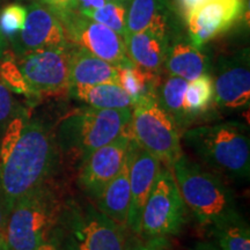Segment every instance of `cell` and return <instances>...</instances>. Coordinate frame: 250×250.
<instances>
[{"label": "cell", "instance_id": "obj_1", "mask_svg": "<svg viewBox=\"0 0 250 250\" xmlns=\"http://www.w3.org/2000/svg\"><path fill=\"white\" fill-rule=\"evenodd\" d=\"M0 136V183L9 212L19 198L46 182L57 145L49 127L39 118H30L26 109Z\"/></svg>", "mask_w": 250, "mask_h": 250}, {"label": "cell", "instance_id": "obj_2", "mask_svg": "<svg viewBox=\"0 0 250 250\" xmlns=\"http://www.w3.org/2000/svg\"><path fill=\"white\" fill-rule=\"evenodd\" d=\"M183 142L214 173L233 180L250 174L249 131L240 122L202 125L187 130Z\"/></svg>", "mask_w": 250, "mask_h": 250}, {"label": "cell", "instance_id": "obj_3", "mask_svg": "<svg viewBox=\"0 0 250 250\" xmlns=\"http://www.w3.org/2000/svg\"><path fill=\"white\" fill-rule=\"evenodd\" d=\"M186 208L202 226L214 227L241 215L235 196L223 180L182 154L171 166Z\"/></svg>", "mask_w": 250, "mask_h": 250}, {"label": "cell", "instance_id": "obj_4", "mask_svg": "<svg viewBox=\"0 0 250 250\" xmlns=\"http://www.w3.org/2000/svg\"><path fill=\"white\" fill-rule=\"evenodd\" d=\"M64 203L44 182L19 198L9 211L2 233L5 250H34L54 234Z\"/></svg>", "mask_w": 250, "mask_h": 250}, {"label": "cell", "instance_id": "obj_5", "mask_svg": "<svg viewBox=\"0 0 250 250\" xmlns=\"http://www.w3.org/2000/svg\"><path fill=\"white\" fill-rule=\"evenodd\" d=\"M131 112L132 108L99 109L89 105L68 112L54 133L57 148L83 161L129 127Z\"/></svg>", "mask_w": 250, "mask_h": 250}, {"label": "cell", "instance_id": "obj_6", "mask_svg": "<svg viewBox=\"0 0 250 250\" xmlns=\"http://www.w3.org/2000/svg\"><path fill=\"white\" fill-rule=\"evenodd\" d=\"M124 229L90 203L67 201L52 237L62 250H126Z\"/></svg>", "mask_w": 250, "mask_h": 250}, {"label": "cell", "instance_id": "obj_7", "mask_svg": "<svg viewBox=\"0 0 250 250\" xmlns=\"http://www.w3.org/2000/svg\"><path fill=\"white\" fill-rule=\"evenodd\" d=\"M129 127L134 142L166 167L171 168L183 154L179 126L156 96H143L134 102Z\"/></svg>", "mask_w": 250, "mask_h": 250}, {"label": "cell", "instance_id": "obj_8", "mask_svg": "<svg viewBox=\"0 0 250 250\" xmlns=\"http://www.w3.org/2000/svg\"><path fill=\"white\" fill-rule=\"evenodd\" d=\"M186 221V205L168 167L156 176L140 219L139 235L146 240H167L177 235Z\"/></svg>", "mask_w": 250, "mask_h": 250}, {"label": "cell", "instance_id": "obj_9", "mask_svg": "<svg viewBox=\"0 0 250 250\" xmlns=\"http://www.w3.org/2000/svg\"><path fill=\"white\" fill-rule=\"evenodd\" d=\"M57 15L64 27L66 39L72 44L86 49L116 67L134 65L126 54L123 37L116 31L72 9Z\"/></svg>", "mask_w": 250, "mask_h": 250}, {"label": "cell", "instance_id": "obj_10", "mask_svg": "<svg viewBox=\"0 0 250 250\" xmlns=\"http://www.w3.org/2000/svg\"><path fill=\"white\" fill-rule=\"evenodd\" d=\"M66 48L40 49L15 56L28 98L52 95L68 89V52Z\"/></svg>", "mask_w": 250, "mask_h": 250}, {"label": "cell", "instance_id": "obj_11", "mask_svg": "<svg viewBox=\"0 0 250 250\" xmlns=\"http://www.w3.org/2000/svg\"><path fill=\"white\" fill-rule=\"evenodd\" d=\"M127 129L81 161L78 183L94 202L98 201L103 189L116 176L126 159L131 139V133Z\"/></svg>", "mask_w": 250, "mask_h": 250}, {"label": "cell", "instance_id": "obj_12", "mask_svg": "<svg viewBox=\"0 0 250 250\" xmlns=\"http://www.w3.org/2000/svg\"><path fill=\"white\" fill-rule=\"evenodd\" d=\"M9 41L15 56L40 49L66 48L71 44L58 15L41 1L28 6L23 28Z\"/></svg>", "mask_w": 250, "mask_h": 250}, {"label": "cell", "instance_id": "obj_13", "mask_svg": "<svg viewBox=\"0 0 250 250\" xmlns=\"http://www.w3.org/2000/svg\"><path fill=\"white\" fill-rule=\"evenodd\" d=\"M213 102L223 109H241L250 101L249 50L219 59L213 80Z\"/></svg>", "mask_w": 250, "mask_h": 250}, {"label": "cell", "instance_id": "obj_14", "mask_svg": "<svg viewBox=\"0 0 250 250\" xmlns=\"http://www.w3.org/2000/svg\"><path fill=\"white\" fill-rule=\"evenodd\" d=\"M246 0H208L183 18L189 41L202 48L219 34L229 29L242 17Z\"/></svg>", "mask_w": 250, "mask_h": 250}, {"label": "cell", "instance_id": "obj_15", "mask_svg": "<svg viewBox=\"0 0 250 250\" xmlns=\"http://www.w3.org/2000/svg\"><path fill=\"white\" fill-rule=\"evenodd\" d=\"M170 12L155 18L145 29L124 37L126 54L136 66L160 73L170 44Z\"/></svg>", "mask_w": 250, "mask_h": 250}, {"label": "cell", "instance_id": "obj_16", "mask_svg": "<svg viewBox=\"0 0 250 250\" xmlns=\"http://www.w3.org/2000/svg\"><path fill=\"white\" fill-rule=\"evenodd\" d=\"M127 156L130 174V206L126 228L139 235L144 206L161 169V162L151 153L140 147L132 137L127 148Z\"/></svg>", "mask_w": 250, "mask_h": 250}, {"label": "cell", "instance_id": "obj_17", "mask_svg": "<svg viewBox=\"0 0 250 250\" xmlns=\"http://www.w3.org/2000/svg\"><path fill=\"white\" fill-rule=\"evenodd\" d=\"M99 83L120 85L118 67L71 43L68 52V88Z\"/></svg>", "mask_w": 250, "mask_h": 250}, {"label": "cell", "instance_id": "obj_18", "mask_svg": "<svg viewBox=\"0 0 250 250\" xmlns=\"http://www.w3.org/2000/svg\"><path fill=\"white\" fill-rule=\"evenodd\" d=\"M164 66L169 76L180 77L187 81L210 74L211 68L210 58L202 48L186 40H175L173 44L170 43Z\"/></svg>", "mask_w": 250, "mask_h": 250}, {"label": "cell", "instance_id": "obj_19", "mask_svg": "<svg viewBox=\"0 0 250 250\" xmlns=\"http://www.w3.org/2000/svg\"><path fill=\"white\" fill-rule=\"evenodd\" d=\"M95 204L102 213H104L121 227L126 228L130 206V174L127 153L121 170L105 186Z\"/></svg>", "mask_w": 250, "mask_h": 250}, {"label": "cell", "instance_id": "obj_20", "mask_svg": "<svg viewBox=\"0 0 250 250\" xmlns=\"http://www.w3.org/2000/svg\"><path fill=\"white\" fill-rule=\"evenodd\" d=\"M71 98L99 109L132 108L133 99L117 83H99L90 86H73L67 89Z\"/></svg>", "mask_w": 250, "mask_h": 250}, {"label": "cell", "instance_id": "obj_21", "mask_svg": "<svg viewBox=\"0 0 250 250\" xmlns=\"http://www.w3.org/2000/svg\"><path fill=\"white\" fill-rule=\"evenodd\" d=\"M189 81L180 77L169 76L161 86H159V92H156V100L168 114L173 117L179 129L190 124L184 110V95Z\"/></svg>", "mask_w": 250, "mask_h": 250}, {"label": "cell", "instance_id": "obj_22", "mask_svg": "<svg viewBox=\"0 0 250 250\" xmlns=\"http://www.w3.org/2000/svg\"><path fill=\"white\" fill-rule=\"evenodd\" d=\"M120 85L136 102L143 96H156L159 87V73L143 70L136 65L118 67Z\"/></svg>", "mask_w": 250, "mask_h": 250}, {"label": "cell", "instance_id": "obj_23", "mask_svg": "<svg viewBox=\"0 0 250 250\" xmlns=\"http://www.w3.org/2000/svg\"><path fill=\"white\" fill-rule=\"evenodd\" d=\"M213 79L210 74H203L188 83L184 95V110L189 122L208 110L213 102Z\"/></svg>", "mask_w": 250, "mask_h": 250}, {"label": "cell", "instance_id": "obj_24", "mask_svg": "<svg viewBox=\"0 0 250 250\" xmlns=\"http://www.w3.org/2000/svg\"><path fill=\"white\" fill-rule=\"evenodd\" d=\"M169 12L167 0H130L124 37L144 30L155 18Z\"/></svg>", "mask_w": 250, "mask_h": 250}, {"label": "cell", "instance_id": "obj_25", "mask_svg": "<svg viewBox=\"0 0 250 250\" xmlns=\"http://www.w3.org/2000/svg\"><path fill=\"white\" fill-rule=\"evenodd\" d=\"M219 250H250V230L241 215L212 227Z\"/></svg>", "mask_w": 250, "mask_h": 250}, {"label": "cell", "instance_id": "obj_26", "mask_svg": "<svg viewBox=\"0 0 250 250\" xmlns=\"http://www.w3.org/2000/svg\"><path fill=\"white\" fill-rule=\"evenodd\" d=\"M129 4L130 0H108L103 7L81 14L116 31L124 40Z\"/></svg>", "mask_w": 250, "mask_h": 250}, {"label": "cell", "instance_id": "obj_27", "mask_svg": "<svg viewBox=\"0 0 250 250\" xmlns=\"http://www.w3.org/2000/svg\"><path fill=\"white\" fill-rule=\"evenodd\" d=\"M27 18V7L11 4L0 13V33L6 40H11L22 29Z\"/></svg>", "mask_w": 250, "mask_h": 250}, {"label": "cell", "instance_id": "obj_28", "mask_svg": "<svg viewBox=\"0 0 250 250\" xmlns=\"http://www.w3.org/2000/svg\"><path fill=\"white\" fill-rule=\"evenodd\" d=\"M23 109L15 99L13 92L0 79V134L9 122Z\"/></svg>", "mask_w": 250, "mask_h": 250}, {"label": "cell", "instance_id": "obj_29", "mask_svg": "<svg viewBox=\"0 0 250 250\" xmlns=\"http://www.w3.org/2000/svg\"><path fill=\"white\" fill-rule=\"evenodd\" d=\"M126 250H169L167 247V240H146L142 242H134L127 245Z\"/></svg>", "mask_w": 250, "mask_h": 250}, {"label": "cell", "instance_id": "obj_30", "mask_svg": "<svg viewBox=\"0 0 250 250\" xmlns=\"http://www.w3.org/2000/svg\"><path fill=\"white\" fill-rule=\"evenodd\" d=\"M206 1H208V0H174L177 12L182 18L186 17L190 12H192L193 9L205 4Z\"/></svg>", "mask_w": 250, "mask_h": 250}, {"label": "cell", "instance_id": "obj_31", "mask_svg": "<svg viewBox=\"0 0 250 250\" xmlns=\"http://www.w3.org/2000/svg\"><path fill=\"white\" fill-rule=\"evenodd\" d=\"M40 1L45 6H48L56 14H58L73 8L74 0H40Z\"/></svg>", "mask_w": 250, "mask_h": 250}, {"label": "cell", "instance_id": "obj_32", "mask_svg": "<svg viewBox=\"0 0 250 250\" xmlns=\"http://www.w3.org/2000/svg\"><path fill=\"white\" fill-rule=\"evenodd\" d=\"M8 208L7 205H6L5 196L4 192H2L1 183H0V236H2V233H4L6 221H7L8 218Z\"/></svg>", "mask_w": 250, "mask_h": 250}, {"label": "cell", "instance_id": "obj_33", "mask_svg": "<svg viewBox=\"0 0 250 250\" xmlns=\"http://www.w3.org/2000/svg\"><path fill=\"white\" fill-rule=\"evenodd\" d=\"M34 250H62V249L61 247L58 246L57 241H56L54 237L51 236L49 240H46L45 242H43L42 245L39 246Z\"/></svg>", "mask_w": 250, "mask_h": 250}, {"label": "cell", "instance_id": "obj_34", "mask_svg": "<svg viewBox=\"0 0 250 250\" xmlns=\"http://www.w3.org/2000/svg\"><path fill=\"white\" fill-rule=\"evenodd\" d=\"M189 250H219L217 246L212 245V243L208 242H197L192 248Z\"/></svg>", "mask_w": 250, "mask_h": 250}, {"label": "cell", "instance_id": "obj_35", "mask_svg": "<svg viewBox=\"0 0 250 250\" xmlns=\"http://www.w3.org/2000/svg\"><path fill=\"white\" fill-rule=\"evenodd\" d=\"M6 46H7V40L2 36V34L0 33V61H1L2 56H4L6 51Z\"/></svg>", "mask_w": 250, "mask_h": 250}, {"label": "cell", "instance_id": "obj_36", "mask_svg": "<svg viewBox=\"0 0 250 250\" xmlns=\"http://www.w3.org/2000/svg\"><path fill=\"white\" fill-rule=\"evenodd\" d=\"M88 1V0H74L73 1V8H72V11H76V9L79 7L80 5H83V2Z\"/></svg>", "mask_w": 250, "mask_h": 250}, {"label": "cell", "instance_id": "obj_37", "mask_svg": "<svg viewBox=\"0 0 250 250\" xmlns=\"http://www.w3.org/2000/svg\"><path fill=\"white\" fill-rule=\"evenodd\" d=\"M0 250H5L4 239H2V236H0Z\"/></svg>", "mask_w": 250, "mask_h": 250}]
</instances>
